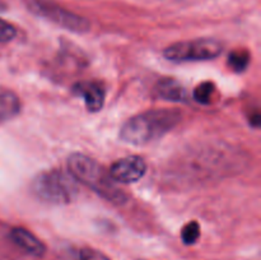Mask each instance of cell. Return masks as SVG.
<instances>
[{"instance_id": "obj_1", "label": "cell", "mask_w": 261, "mask_h": 260, "mask_svg": "<svg viewBox=\"0 0 261 260\" xmlns=\"http://www.w3.org/2000/svg\"><path fill=\"white\" fill-rule=\"evenodd\" d=\"M180 121L181 114L177 110H149L127 120L120 130V139L137 147L149 144L165 137Z\"/></svg>"}, {"instance_id": "obj_2", "label": "cell", "mask_w": 261, "mask_h": 260, "mask_svg": "<svg viewBox=\"0 0 261 260\" xmlns=\"http://www.w3.org/2000/svg\"><path fill=\"white\" fill-rule=\"evenodd\" d=\"M69 173L79 183L88 186L111 203L122 204L126 200V194L116 185L109 171L105 170L93 158L82 153H73L68 158Z\"/></svg>"}, {"instance_id": "obj_3", "label": "cell", "mask_w": 261, "mask_h": 260, "mask_svg": "<svg viewBox=\"0 0 261 260\" xmlns=\"http://www.w3.org/2000/svg\"><path fill=\"white\" fill-rule=\"evenodd\" d=\"M32 189L38 198L53 204L71 203L79 193L75 178L61 170L41 172L33 180Z\"/></svg>"}, {"instance_id": "obj_4", "label": "cell", "mask_w": 261, "mask_h": 260, "mask_svg": "<svg viewBox=\"0 0 261 260\" xmlns=\"http://www.w3.org/2000/svg\"><path fill=\"white\" fill-rule=\"evenodd\" d=\"M24 4L35 15L45 18L54 24L73 33H86L91 27L86 18L64 9L53 0H24Z\"/></svg>"}, {"instance_id": "obj_5", "label": "cell", "mask_w": 261, "mask_h": 260, "mask_svg": "<svg viewBox=\"0 0 261 260\" xmlns=\"http://www.w3.org/2000/svg\"><path fill=\"white\" fill-rule=\"evenodd\" d=\"M223 50L219 41L213 38H198V40L176 42L165 48L163 55L167 60L184 63V61H206L216 59Z\"/></svg>"}, {"instance_id": "obj_6", "label": "cell", "mask_w": 261, "mask_h": 260, "mask_svg": "<svg viewBox=\"0 0 261 260\" xmlns=\"http://www.w3.org/2000/svg\"><path fill=\"white\" fill-rule=\"evenodd\" d=\"M147 172V163L139 155H127L112 163L110 167V176L115 183L134 184L143 178Z\"/></svg>"}, {"instance_id": "obj_7", "label": "cell", "mask_w": 261, "mask_h": 260, "mask_svg": "<svg viewBox=\"0 0 261 260\" xmlns=\"http://www.w3.org/2000/svg\"><path fill=\"white\" fill-rule=\"evenodd\" d=\"M73 92L84 99V103L89 112H98L103 107L106 89L101 82H79L73 87Z\"/></svg>"}, {"instance_id": "obj_8", "label": "cell", "mask_w": 261, "mask_h": 260, "mask_svg": "<svg viewBox=\"0 0 261 260\" xmlns=\"http://www.w3.org/2000/svg\"><path fill=\"white\" fill-rule=\"evenodd\" d=\"M10 239L13 240L17 246H19L23 251L28 252L33 256H42L46 251V246L41 240H38L32 232L23 227H15L10 232Z\"/></svg>"}, {"instance_id": "obj_9", "label": "cell", "mask_w": 261, "mask_h": 260, "mask_svg": "<svg viewBox=\"0 0 261 260\" xmlns=\"http://www.w3.org/2000/svg\"><path fill=\"white\" fill-rule=\"evenodd\" d=\"M155 92L161 98L171 102H186L188 93L177 81L171 78L161 79L155 87Z\"/></svg>"}, {"instance_id": "obj_10", "label": "cell", "mask_w": 261, "mask_h": 260, "mask_svg": "<svg viewBox=\"0 0 261 260\" xmlns=\"http://www.w3.org/2000/svg\"><path fill=\"white\" fill-rule=\"evenodd\" d=\"M20 111V101L13 92L0 93V125L17 116Z\"/></svg>"}, {"instance_id": "obj_11", "label": "cell", "mask_w": 261, "mask_h": 260, "mask_svg": "<svg viewBox=\"0 0 261 260\" xmlns=\"http://www.w3.org/2000/svg\"><path fill=\"white\" fill-rule=\"evenodd\" d=\"M250 53L247 50L232 51L228 55V66L236 73H241L249 66Z\"/></svg>"}, {"instance_id": "obj_12", "label": "cell", "mask_w": 261, "mask_h": 260, "mask_svg": "<svg viewBox=\"0 0 261 260\" xmlns=\"http://www.w3.org/2000/svg\"><path fill=\"white\" fill-rule=\"evenodd\" d=\"M216 92V86L212 82H203L194 89L193 97L200 105H209L212 101V96Z\"/></svg>"}, {"instance_id": "obj_13", "label": "cell", "mask_w": 261, "mask_h": 260, "mask_svg": "<svg viewBox=\"0 0 261 260\" xmlns=\"http://www.w3.org/2000/svg\"><path fill=\"white\" fill-rule=\"evenodd\" d=\"M199 236H200V226L198 222L191 221L186 224L181 232V239H182L185 245H193L198 241Z\"/></svg>"}, {"instance_id": "obj_14", "label": "cell", "mask_w": 261, "mask_h": 260, "mask_svg": "<svg viewBox=\"0 0 261 260\" xmlns=\"http://www.w3.org/2000/svg\"><path fill=\"white\" fill-rule=\"evenodd\" d=\"M17 36V30L7 20L0 19V42H10Z\"/></svg>"}, {"instance_id": "obj_15", "label": "cell", "mask_w": 261, "mask_h": 260, "mask_svg": "<svg viewBox=\"0 0 261 260\" xmlns=\"http://www.w3.org/2000/svg\"><path fill=\"white\" fill-rule=\"evenodd\" d=\"M79 259L81 260H110L106 255L97 251V250L92 249V247H84V249H82L81 254H79Z\"/></svg>"}]
</instances>
